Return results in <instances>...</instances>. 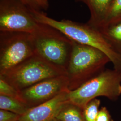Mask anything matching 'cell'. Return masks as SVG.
Instances as JSON below:
<instances>
[{
  "label": "cell",
  "instance_id": "6da1fadb",
  "mask_svg": "<svg viewBox=\"0 0 121 121\" xmlns=\"http://www.w3.org/2000/svg\"><path fill=\"white\" fill-rule=\"evenodd\" d=\"M36 22L56 29L78 43L96 48L109 58L113 68L121 72V57L110 45L98 29L86 24L67 19L57 20L49 17L41 11L31 10Z\"/></svg>",
  "mask_w": 121,
  "mask_h": 121
},
{
  "label": "cell",
  "instance_id": "e0dca14e",
  "mask_svg": "<svg viewBox=\"0 0 121 121\" xmlns=\"http://www.w3.org/2000/svg\"><path fill=\"white\" fill-rule=\"evenodd\" d=\"M21 115L5 110H0V121H19Z\"/></svg>",
  "mask_w": 121,
  "mask_h": 121
},
{
  "label": "cell",
  "instance_id": "5bb4252c",
  "mask_svg": "<svg viewBox=\"0 0 121 121\" xmlns=\"http://www.w3.org/2000/svg\"><path fill=\"white\" fill-rule=\"evenodd\" d=\"M120 19H121V0H113L108 9L104 23L101 27Z\"/></svg>",
  "mask_w": 121,
  "mask_h": 121
},
{
  "label": "cell",
  "instance_id": "277c9868",
  "mask_svg": "<svg viewBox=\"0 0 121 121\" xmlns=\"http://www.w3.org/2000/svg\"><path fill=\"white\" fill-rule=\"evenodd\" d=\"M62 75H67L65 68L53 64L35 54L0 77L20 91L44 80Z\"/></svg>",
  "mask_w": 121,
  "mask_h": 121
},
{
  "label": "cell",
  "instance_id": "9c48e42d",
  "mask_svg": "<svg viewBox=\"0 0 121 121\" xmlns=\"http://www.w3.org/2000/svg\"><path fill=\"white\" fill-rule=\"evenodd\" d=\"M69 91H64L47 101L30 108L21 116L19 121H52L69 103Z\"/></svg>",
  "mask_w": 121,
  "mask_h": 121
},
{
  "label": "cell",
  "instance_id": "5b68a950",
  "mask_svg": "<svg viewBox=\"0 0 121 121\" xmlns=\"http://www.w3.org/2000/svg\"><path fill=\"white\" fill-rule=\"evenodd\" d=\"M39 24L32 34L35 54L53 64L65 67L69 60L73 41L51 26Z\"/></svg>",
  "mask_w": 121,
  "mask_h": 121
},
{
  "label": "cell",
  "instance_id": "3957f363",
  "mask_svg": "<svg viewBox=\"0 0 121 121\" xmlns=\"http://www.w3.org/2000/svg\"><path fill=\"white\" fill-rule=\"evenodd\" d=\"M121 95V72L114 68L104 69L76 89L68 92L69 103L82 110L96 97L104 96L116 101Z\"/></svg>",
  "mask_w": 121,
  "mask_h": 121
},
{
  "label": "cell",
  "instance_id": "9a60e30c",
  "mask_svg": "<svg viewBox=\"0 0 121 121\" xmlns=\"http://www.w3.org/2000/svg\"><path fill=\"white\" fill-rule=\"evenodd\" d=\"M100 100L95 99L91 100L83 109V114L85 121H96L99 111Z\"/></svg>",
  "mask_w": 121,
  "mask_h": 121
},
{
  "label": "cell",
  "instance_id": "ba28073f",
  "mask_svg": "<svg viewBox=\"0 0 121 121\" xmlns=\"http://www.w3.org/2000/svg\"><path fill=\"white\" fill-rule=\"evenodd\" d=\"M67 75L48 78L19 91L22 100L30 108L54 98L61 93L69 91Z\"/></svg>",
  "mask_w": 121,
  "mask_h": 121
},
{
  "label": "cell",
  "instance_id": "8fae6325",
  "mask_svg": "<svg viewBox=\"0 0 121 121\" xmlns=\"http://www.w3.org/2000/svg\"><path fill=\"white\" fill-rule=\"evenodd\" d=\"M112 49L121 57V19L98 29Z\"/></svg>",
  "mask_w": 121,
  "mask_h": 121
},
{
  "label": "cell",
  "instance_id": "8992f818",
  "mask_svg": "<svg viewBox=\"0 0 121 121\" xmlns=\"http://www.w3.org/2000/svg\"><path fill=\"white\" fill-rule=\"evenodd\" d=\"M35 54L32 34L0 31V75Z\"/></svg>",
  "mask_w": 121,
  "mask_h": 121
},
{
  "label": "cell",
  "instance_id": "7a4b0ae2",
  "mask_svg": "<svg viewBox=\"0 0 121 121\" xmlns=\"http://www.w3.org/2000/svg\"><path fill=\"white\" fill-rule=\"evenodd\" d=\"M111 62L108 56L96 48L73 41L67 75L69 91H72L105 69Z\"/></svg>",
  "mask_w": 121,
  "mask_h": 121
},
{
  "label": "cell",
  "instance_id": "ac0fdd59",
  "mask_svg": "<svg viewBox=\"0 0 121 121\" xmlns=\"http://www.w3.org/2000/svg\"><path fill=\"white\" fill-rule=\"evenodd\" d=\"M96 121H114L106 107H102L98 113Z\"/></svg>",
  "mask_w": 121,
  "mask_h": 121
},
{
  "label": "cell",
  "instance_id": "30bf717a",
  "mask_svg": "<svg viewBox=\"0 0 121 121\" xmlns=\"http://www.w3.org/2000/svg\"><path fill=\"white\" fill-rule=\"evenodd\" d=\"M86 5L90 13L87 23L99 29L103 25L108 9L113 0H75Z\"/></svg>",
  "mask_w": 121,
  "mask_h": 121
},
{
  "label": "cell",
  "instance_id": "44dd1931",
  "mask_svg": "<svg viewBox=\"0 0 121 121\" xmlns=\"http://www.w3.org/2000/svg\"><path fill=\"white\" fill-rule=\"evenodd\" d=\"M52 121H60V120H59L58 119H57V118H54V119H53L52 120Z\"/></svg>",
  "mask_w": 121,
  "mask_h": 121
},
{
  "label": "cell",
  "instance_id": "2e32d148",
  "mask_svg": "<svg viewBox=\"0 0 121 121\" xmlns=\"http://www.w3.org/2000/svg\"><path fill=\"white\" fill-rule=\"evenodd\" d=\"M0 95L13 97L23 101L21 97L19 91H17L1 77L0 78Z\"/></svg>",
  "mask_w": 121,
  "mask_h": 121
},
{
  "label": "cell",
  "instance_id": "4fadbf2b",
  "mask_svg": "<svg viewBox=\"0 0 121 121\" xmlns=\"http://www.w3.org/2000/svg\"><path fill=\"white\" fill-rule=\"evenodd\" d=\"M56 118L60 121H85L82 109L70 103L62 108Z\"/></svg>",
  "mask_w": 121,
  "mask_h": 121
},
{
  "label": "cell",
  "instance_id": "7c38bea8",
  "mask_svg": "<svg viewBox=\"0 0 121 121\" xmlns=\"http://www.w3.org/2000/svg\"><path fill=\"white\" fill-rule=\"evenodd\" d=\"M30 108L22 100L17 98L0 95V109L17 113L21 116Z\"/></svg>",
  "mask_w": 121,
  "mask_h": 121
},
{
  "label": "cell",
  "instance_id": "d6986e66",
  "mask_svg": "<svg viewBox=\"0 0 121 121\" xmlns=\"http://www.w3.org/2000/svg\"><path fill=\"white\" fill-rule=\"evenodd\" d=\"M21 2L23 4L26 5L29 9L31 10H35L40 11L38 7L35 4L34 0H18Z\"/></svg>",
  "mask_w": 121,
  "mask_h": 121
},
{
  "label": "cell",
  "instance_id": "52a82bcc",
  "mask_svg": "<svg viewBox=\"0 0 121 121\" xmlns=\"http://www.w3.org/2000/svg\"><path fill=\"white\" fill-rule=\"evenodd\" d=\"M40 24L31 9L18 0H0V31L33 34Z\"/></svg>",
  "mask_w": 121,
  "mask_h": 121
},
{
  "label": "cell",
  "instance_id": "ffe728a7",
  "mask_svg": "<svg viewBox=\"0 0 121 121\" xmlns=\"http://www.w3.org/2000/svg\"><path fill=\"white\" fill-rule=\"evenodd\" d=\"M39 9L46 10L48 7V0H34Z\"/></svg>",
  "mask_w": 121,
  "mask_h": 121
}]
</instances>
